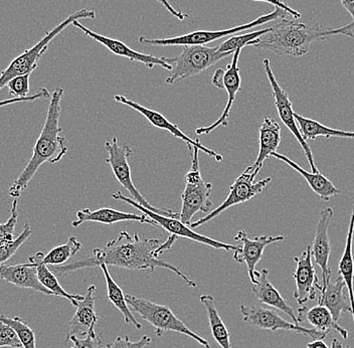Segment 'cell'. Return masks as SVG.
I'll use <instances>...</instances> for the list:
<instances>
[{
    "instance_id": "8",
    "label": "cell",
    "mask_w": 354,
    "mask_h": 348,
    "mask_svg": "<svg viewBox=\"0 0 354 348\" xmlns=\"http://www.w3.org/2000/svg\"><path fill=\"white\" fill-rule=\"evenodd\" d=\"M105 148L108 154H109L108 158H106V163L109 164L111 170H112L113 174H114L118 183L131 194L133 201L147 208L150 212H155V214L179 219V212L167 210V208L160 210V208H154L153 205H150L146 201L145 197L137 190L132 181L131 166L128 163V158L133 153L128 144L121 146L119 144L118 139L114 137L112 140L106 142Z\"/></svg>"
},
{
    "instance_id": "12",
    "label": "cell",
    "mask_w": 354,
    "mask_h": 348,
    "mask_svg": "<svg viewBox=\"0 0 354 348\" xmlns=\"http://www.w3.org/2000/svg\"><path fill=\"white\" fill-rule=\"evenodd\" d=\"M240 311L243 321L258 329L271 330V331L288 330V331L297 332L302 336H309L314 340L325 339L328 336V332L318 331L314 328L303 327L295 323L289 322L274 310L262 307V306L241 304Z\"/></svg>"
},
{
    "instance_id": "42",
    "label": "cell",
    "mask_w": 354,
    "mask_h": 348,
    "mask_svg": "<svg viewBox=\"0 0 354 348\" xmlns=\"http://www.w3.org/2000/svg\"><path fill=\"white\" fill-rule=\"evenodd\" d=\"M50 95L48 89L41 88L39 89V90H37L35 94L32 95V96L26 97V98H11L3 100V101H0V108L6 107V106L12 105V104L15 103H21V102H32L39 99L46 100L50 98Z\"/></svg>"
},
{
    "instance_id": "3",
    "label": "cell",
    "mask_w": 354,
    "mask_h": 348,
    "mask_svg": "<svg viewBox=\"0 0 354 348\" xmlns=\"http://www.w3.org/2000/svg\"><path fill=\"white\" fill-rule=\"evenodd\" d=\"M353 28V21L340 28H326L283 19L270 28L269 33L250 43L249 46L278 55L302 57L308 54L310 46L316 42L324 41L335 35H345L354 39Z\"/></svg>"
},
{
    "instance_id": "26",
    "label": "cell",
    "mask_w": 354,
    "mask_h": 348,
    "mask_svg": "<svg viewBox=\"0 0 354 348\" xmlns=\"http://www.w3.org/2000/svg\"><path fill=\"white\" fill-rule=\"evenodd\" d=\"M297 320L299 324L303 321L307 320L314 329L322 332H330L332 330L338 332L343 339L348 338V331L342 325L338 324L334 320L331 312L324 306L318 304L314 307L307 308V306H300L298 309Z\"/></svg>"
},
{
    "instance_id": "11",
    "label": "cell",
    "mask_w": 354,
    "mask_h": 348,
    "mask_svg": "<svg viewBox=\"0 0 354 348\" xmlns=\"http://www.w3.org/2000/svg\"><path fill=\"white\" fill-rule=\"evenodd\" d=\"M112 199H114L115 201H124V203H128V205H131L132 207L140 210V212H142L143 214H145V216H147L148 218L153 219L155 223H157V226H158V228L165 230L166 232H169L170 235H176L177 238L192 239V241H196V243L199 244H203V245L209 246V247L214 248V249L225 250H227V252H234V250L239 248V246L230 245V244L216 241V239L198 234V232H196L194 230H192V229H190L188 226L183 225L178 219L161 216V214L150 212L147 208L139 205L138 203L133 201L130 197L124 196V194L120 192L112 194Z\"/></svg>"
},
{
    "instance_id": "28",
    "label": "cell",
    "mask_w": 354,
    "mask_h": 348,
    "mask_svg": "<svg viewBox=\"0 0 354 348\" xmlns=\"http://www.w3.org/2000/svg\"><path fill=\"white\" fill-rule=\"evenodd\" d=\"M44 253L39 252L37 254L30 256L28 258V263L32 264L37 267V278H39V283L44 286V288L52 292L55 296L63 297V298L68 299L73 305L76 307L79 301L83 300L84 296L79 294H70L62 287L61 284L59 282V279L55 276L54 273L50 271L48 265L43 263Z\"/></svg>"
},
{
    "instance_id": "27",
    "label": "cell",
    "mask_w": 354,
    "mask_h": 348,
    "mask_svg": "<svg viewBox=\"0 0 354 348\" xmlns=\"http://www.w3.org/2000/svg\"><path fill=\"white\" fill-rule=\"evenodd\" d=\"M271 156L288 164L290 167L293 168L298 174L302 175L305 181L308 183L310 188H311L322 201H329L332 196H338V194H342V190L336 187V186L332 183L331 181H329L327 177L321 174L320 172L313 174V172H306V170H303L301 166H299L297 163H294L293 161L288 158L285 155L280 154V153H272Z\"/></svg>"
},
{
    "instance_id": "5",
    "label": "cell",
    "mask_w": 354,
    "mask_h": 348,
    "mask_svg": "<svg viewBox=\"0 0 354 348\" xmlns=\"http://www.w3.org/2000/svg\"><path fill=\"white\" fill-rule=\"evenodd\" d=\"M125 299L132 310L154 327L155 334L158 338L165 331L177 332L194 339L205 348H212L207 339L190 330L168 306L158 304L131 294H125Z\"/></svg>"
},
{
    "instance_id": "21",
    "label": "cell",
    "mask_w": 354,
    "mask_h": 348,
    "mask_svg": "<svg viewBox=\"0 0 354 348\" xmlns=\"http://www.w3.org/2000/svg\"><path fill=\"white\" fill-rule=\"evenodd\" d=\"M123 221H135L139 223H147L158 228L153 219L148 218L145 214H131L120 210H113L109 208H101L99 210H91L90 208H84L77 212L76 221H72L74 228L80 227L84 223H98L103 225H114Z\"/></svg>"
},
{
    "instance_id": "17",
    "label": "cell",
    "mask_w": 354,
    "mask_h": 348,
    "mask_svg": "<svg viewBox=\"0 0 354 348\" xmlns=\"http://www.w3.org/2000/svg\"><path fill=\"white\" fill-rule=\"evenodd\" d=\"M294 261L296 263L293 274L296 283L294 297L299 305L305 306L309 301L316 298L317 290H322V285H320L312 261L311 246H306L304 252L301 256L295 257Z\"/></svg>"
},
{
    "instance_id": "47",
    "label": "cell",
    "mask_w": 354,
    "mask_h": 348,
    "mask_svg": "<svg viewBox=\"0 0 354 348\" xmlns=\"http://www.w3.org/2000/svg\"><path fill=\"white\" fill-rule=\"evenodd\" d=\"M307 348H331L327 345V343L325 342L324 339H315V340L312 341V342L308 343L307 345Z\"/></svg>"
},
{
    "instance_id": "19",
    "label": "cell",
    "mask_w": 354,
    "mask_h": 348,
    "mask_svg": "<svg viewBox=\"0 0 354 348\" xmlns=\"http://www.w3.org/2000/svg\"><path fill=\"white\" fill-rule=\"evenodd\" d=\"M95 294H96V286L91 285L83 300L77 302L76 313L68 322V331L66 332L65 342L70 340L72 336L85 338L88 334L96 332L99 317L95 311V302L97 299Z\"/></svg>"
},
{
    "instance_id": "4",
    "label": "cell",
    "mask_w": 354,
    "mask_h": 348,
    "mask_svg": "<svg viewBox=\"0 0 354 348\" xmlns=\"http://www.w3.org/2000/svg\"><path fill=\"white\" fill-rule=\"evenodd\" d=\"M96 19V12L94 10H88L86 8L76 11L68 15L65 21H62L59 26H55L54 30L50 32H46V35L39 42L28 48L24 51V53L19 57L12 59L10 66L2 71L0 74V90L8 85V82L12 80L13 77L19 76H24V75L32 74L33 71L37 68L39 62L41 61L44 53L48 50V44L50 42L57 37L62 32L66 30L70 24L76 21H81V19Z\"/></svg>"
},
{
    "instance_id": "2",
    "label": "cell",
    "mask_w": 354,
    "mask_h": 348,
    "mask_svg": "<svg viewBox=\"0 0 354 348\" xmlns=\"http://www.w3.org/2000/svg\"><path fill=\"white\" fill-rule=\"evenodd\" d=\"M64 93L63 88L57 87L50 97L46 122L33 146L32 158L8 190V194L13 199L21 196L43 164L59 163L68 152V142L61 136L63 128L59 126Z\"/></svg>"
},
{
    "instance_id": "13",
    "label": "cell",
    "mask_w": 354,
    "mask_h": 348,
    "mask_svg": "<svg viewBox=\"0 0 354 348\" xmlns=\"http://www.w3.org/2000/svg\"><path fill=\"white\" fill-rule=\"evenodd\" d=\"M263 66H264L266 76H267L270 82V85H271L277 112H278L281 121L284 123V125L290 130V132L297 139L299 144H300L301 147H302L303 152H304L307 161H308L310 167H311L312 170L311 172H313V174L319 172L318 168L316 167L315 161H314V155L311 152V148L309 147L307 141L304 140L300 130H299L297 122H296L295 117H294L295 112L293 111V106H292V102L289 98V95L287 94L286 91L283 90L282 87L279 85L275 75H274L273 71H272L269 59H264Z\"/></svg>"
},
{
    "instance_id": "41",
    "label": "cell",
    "mask_w": 354,
    "mask_h": 348,
    "mask_svg": "<svg viewBox=\"0 0 354 348\" xmlns=\"http://www.w3.org/2000/svg\"><path fill=\"white\" fill-rule=\"evenodd\" d=\"M70 340L73 341L74 345L71 348H101L102 338L97 332L94 333L88 334L85 338H77V336H72Z\"/></svg>"
},
{
    "instance_id": "23",
    "label": "cell",
    "mask_w": 354,
    "mask_h": 348,
    "mask_svg": "<svg viewBox=\"0 0 354 348\" xmlns=\"http://www.w3.org/2000/svg\"><path fill=\"white\" fill-rule=\"evenodd\" d=\"M0 279L19 288L33 290L44 295H54L39 283L37 267L32 264L0 265Z\"/></svg>"
},
{
    "instance_id": "39",
    "label": "cell",
    "mask_w": 354,
    "mask_h": 348,
    "mask_svg": "<svg viewBox=\"0 0 354 348\" xmlns=\"http://www.w3.org/2000/svg\"><path fill=\"white\" fill-rule=\"evenodd\" d=\"M22 348L21 341L15 328L0 321V348Z\"/></svg>"
},
{
    "instance_id": "1",
    "label": "cell",
    "mask_w": 354,
    "mask_h": 348,
    "mask_svg": "<svg viewBox=\"0 0 354 348\" xmlns=\"http://www.w3.org/2000/svg\"><path fill=\"white\" fill-rule=\"evenodd\" d=\"M162 243L159 239H142L138 234L131 236L127 232H121L118 238L110 241L105 247L93 250L90 257L63 266H48V268L57 277L88 268L100 267L103 264L107 267L112 266L131 271L150 270L153 272L157 268H163L180 277L189 287H198V284L190 280L176 266L159 259L162 255L160 252Z\"/></svg>"
},
{
    "instance_id": "14",
    "label": "cell",
    "mask_w": 354,
    "mask_h": 348,
    "mask_svg": "<svg viewBox=\"0 0 354 348\" xmlns=\"http://www.w3.org/2000/svg\"><path fill=\"white\" fill-rule=\"evenodd\" d=\"M73 26H76L88 37L96 41L97 43L103 44L112 54L126 57V59H129L132 62H138V63L143 64L148 68H153L155 66H159L165 68L166 71L174 70V64L176 63V57H159L136 52V51L132 50L127 44L122 43L118 39H111V37H105V35L88 30L80 21L73 22Z\"/></svg>"
},
{
    "instance_id": "49",
    "label": "cell",
    "mask_w": 354,
    "mask_h": 348,
    "mask_svg": "<svg viewBox=\"0 0 354 348\" xmlns=\"http://www.w3.org/2000/svg\"><path fill=\"white\" fill-rule=\"evenodd\" d=\"M345 348H351V347H345Z\"/></svg>"
},
{
    "instance_id": "18",
    "label": "cell",
    "mask_w": 354,
    "mask_h": 348,
    "mask_svg": "<svg viewBox=\"0 0 354 348\" xmlns=\"http://www.w3.org/2000/svg\"><path fill=\"white\" fill-rule=\"evenodd\" d=\"M333 217V208H326L321 210L319 219L316 225L315 237L311 246L312 257L322 272V289L328 285L332 276V271L328 266L331 254L329 227Z\"/></svg>"
},
{
    "instance_id": "25",
    "label": "cell",
    "mask_w": 354,
    "mask_h": 348,
    "mask_svg": "<svg viewBox=\"0 0 354 348\" xmlns=\"http://www.w3.org/2000/svg\"><path fill=\"white\" fill-rule=\"evenodd\" d=\"M345 286L344 281L342 277L338 275L335 281H329L328 285L321 290L319 298H318V304L324 306L331 312L334 320L336 322L339 321L342 313H351V299L344 293Z\"/></svg>"
},
{
    "instance_id": "46",
    "label": "cell",
    "mask_w": 354,
    "mask_h": 348,
    "mask_svg": "<svg viewBox=\"0 0 354 348\" xmlns=\"http://www.w3.org/2000/svg\"><path fill=\"white\" fill-rule=\"evenodd\" d=\"M340 2H342L343 8L348 11L354 22V0H340Z\"/></svg>"
},
{
    "instance_id": "24",
    "label": "cell",
    "mask_w": 354,
    "mask_h": 348,
    "mask_svg": "<svg viewBox=\"0 0 354 348\" xmlns=\"http://www.w3.org/2000/svg\"><path fill=\"white\" fill-rule=\"evenodd\" d=\"M259 133H260L259 136L260 149H259L258 156L256 161L245 170L251 174L260 172L265 161L271 156L272 153L277 152L281 143L280 125L271 117H265Z\"/></svg>"
},
{
    "instance_id": "36",
    "label": "cell",
    "mask_w": 354,
    "mask_h": 348,
    "mask_svg": "<svg viewBox=\"0 0 354 348\" xmlns=\"http://www.w3.org/2000/svg\"><path fill=\"white\" fill-rule=\"evenodd\" d=\"M32 228H30L28 223H26L24 230H22L19 236L15 238V241H11L10 244H6V245L0 246V265L10 260L13 255L28 241V238L32 236Z\"/></svg>"
},
{
    "instance_id": "16",
    "label": "cell",
    "mask_w": 354,
    "mask_h": 348,
    "mask_svg": "<svg viewBox=\"0 0 354 348\" xmlns=\"http://www.w3.org/2000/svg\"><path fill=\"white\" fill-rule=\"evenodd\" d=\"M115 100H116V102H118V103L128 106V107L132 108L133 110L140 113V114L143 115V116L145 117V118L147 119L152 125L155 126V127L159 128V129L168 131V132L171 133V134L174 135V137H176V138H179L181 139V140L185 141V143L187 144L189 150H192V147H196L198 150H201V152H205V154L209 155L212 158L216 159V161H218V163H223V155H221L220 153L214 152V150L209 149V148L205 147V145L201 144L199 139L194 140V139L188 137L185 132H183V131L179 129V127L176 124L171 123L169 120L166 118L165 116H163L162 114H160V113L157 112V111L144 107V106L140 105V104L137 103V102L126 98V97L122 96V95H116V96H115Z\"/></svg>"
},
{
    "instance_id": "35",
    "label": "cell",
    "mask_w": 354,
    "mask_h": 348,
    "mask_svg": "<svg viewBox=\"0 0 354 348\" xmlns=\"http://www.w3.org/2000/svg\"><path fill=\"white\" fill-rule=\"evenodd\" d=\"M270 32V28H264V30H257V32L245 33V35H234L230 37L227 41L223 42V44L218 46L220 52H231V51H236V48H243L245 46H249V44L263 37L266 33Z\"/></svg>"
},
{
    "instance_id": "29",
    "label": "cell",
    "mask_w": 354,
    "mask_h": 348,
    "mask_svg": "<svg viewBox=\"0 0 354 348\" xmlns=\"http://www.w3.org/2000/svg\"><path fill=\"white\" fill-rule=\"evenodd\" d=\"M353 237H354V207L351 214V221H349L348 232H347L346 243L343 252L342 259L338 265L339 276L344 281L345 286L348 290L349 299L351 303V315L354 322V258H353Z\"/></svg>"
},
{
    "instance_id": "20",
    "label": "cell",
    "mask_w": 354,
    "mask_h": 348,
    "mask_svg": "<svg viewBox=\"0 0 354 348\" xmlns=\"http://www.w3.org/2000/svg\"><path fill=\"white\" fill-rule=\"evenodd\" d=\"M242 50L243 48H236V50L234 51V54H232V63L227 66V71H225L223 89H225L227 93V102L223 114H221L220 118L216 120L212 125L198 128V129L196 130V134H209L212 131L216 130V128L220 127V126L227 127V126L229 125L230 114H231L232 105H234L236 94H238L241 89H242V77H241L240 68H239V59H240Z\"/></svg>"
},
{
    "instance_id": "44",
    "label": "cell",
    "mask_w": 354,
    "mask_h": 348,
    "mask_svg": "<svg viewBox=\"0 0 354 348\" xmlns=\"http://www.w3.org/2000/svg\"><path fill=\"white\" fill-rule=\"evenodd\" d=\"M159 3L162 4L163 6L168 10V12L171 13L174 17H176L179 21H183L185 19H188V15L183 13V11L177 10L174 6L170 4V2L168 0H157Z\"/></svg>"
},
{
    "instance_id": "32",
    "label": "cell",
    "mask_w": 354,
    "mask_h": 348,
    "mask_svg": "<svg viewBox=\"0 0 354 348\" xmlns=\"http://www.w3.org/2000/svg\"><path fill=\"white\" fill-rule=\"evenodd\" d=\"M100 268H101L104 277H105L106 284H107V298L109 299L110 302L121 312L124 321L127 324L134 325L135 328L138 330L142 329V325L133 315L131 309L126 302L125 294H124L123 290L111 276L107 266L103 264V265L100 266Z\"/></svg>"
},
{
    "instance_id": "15",
    "label": "cell",
    "mask_w": 354,
    "mask_h": 348,
    "mask_svg": "<svg viewBox=\"0 0 354 348\" xmlns=\"http://www.w3.org/2000/svg\"><path fill=\"white\" fill-rule=\"evenodd\" d=\"M284 236H260L249 239L245 230H240L234 236V239L242 243V245L239 246L238 249L234 250V260L236 263H245L247 265L250 280L253 285L257 284V277L259 276L256 267L259 262L262 260L266 247L271 244L284 241Z\"/></svg>"
},
{
    "instance_id": "10",
    "label": "cell",
    "mask_w": 354,
    "mask_h": 348,
    "mask_svg": "<svg viewBox=\"0 0 354 348\" xmlns=\"http://www.w3.org/2000/svg\"><path fill=\"white\" fill-rule=\"evenodd\" d=\"M257 175H258V172L251 174V172L245 170L232 183L231 187H230L229 196L220 207L216 208L209 214H205L203 218L199 219L198 221L192 223V225L189 226L190 229H196V228L201 227L205 223H209L212 219L220 217L227 208L242 205V203L251 201L254 196L262 194L266 186L271 183L272 178L271 177H266L262 181H256Z\"/></svg>"
},
{
    "instance_id": "34",
    "label": "cell",
    "mask_w": 354,
    "mask_h": 348,
    "mask_svg": "<svg viewBox=\"0 0 354 348\" xmlns=\"http://www.w3.org/2000/svg\"><path fill=\"white\" fill-rule=\"evenodd\" d=\"M0 321L15 328V331L19 334V339H21L22 347L37 348L35 331L24 320H21V318H19V317H8L0 314Z\"/></svg>"
},
{
    "instance_id": "48",
    "label": "cell",
    "mask_w": 354,
    "mask_h": 348,
    "mask_svg": "<svg viewBox=\"0 0 354 348\" xmlns=\"http://www.w3.org/2000/svg\"><path fill=\"white\" fill-rule=\"evenodd\" d=\"M331 348H342V343H340L338 339L334 338L333 340H332Z\"/></svg>"
},
{
    "instance_id": "22",
    "label": "cell",
    "mask_w": 354,
    "mask_h": 348,
    "mask_svg": "<svg viewBox=\"0 0 354 348\" xmlns=\"http://www.w3.org/2000/svg\"><path fill=\"white\" fill-rule=\"evenodd\" d=\"M252 290L261 303L282 311L292 319L293 323L300 325L297 320V314L294 311L293 307L288 303L287 300H285L284 297L276 289L275 286L270 282L269 271L267 269H263L262 271L259 272L257 284H254Z\"/></svg>"
},
{
    "instance_id": "9",
    "label": "cell",
    "mask_w": 354,
    "mask_h": 348,
    "mask_svg": "<svg viewBox=\"0 0 354 348\" xmlns=\"http://www.w3.org/2000/svg\"><path fill=\"white\" fill-rule=\"evenodd\" d=\"M231 52L221 53L218 46L209 48L205 46H183V52L176 57L171 75L166 79L168 85L196 76L225 57L234 54Z\"/></svg>"
},
{
    "instance_id": "45",
    "label": "cell",
    "mask_w": 354,
    "mask_h": 348,
    "mask_svg": "<svg viewBox=\"0 0 354 348\" xmlns=\"http://www.w3.org/2000/svg\"><path fill=\"white\" fill-rule=\"evenodd\" d=\"M223 77H225V71L221 70V68H218V70L216 71L212 80L214 87L223 89Z\"/></svg>"
},
{
    "instance_id": "43",
    "label": "cell",
    "mask_w": 354,
    "mask_h": 348,
    "mask_svg": "<svg viewBox=\"0 0 354 348\" xmlns=\"http://www.w3.org/2000/svg\"><path fill=\"white\" fill-rule=\"evenodd\" d=\"M252 1L266 2V3L272 4V6H275V8H282V10L286 11L288 15H291V17H294V19H301V13L298 12L297 10H293V8H290L289 4L286 3V2L283 1V0H252Z\"/></svg>"
},
{
    "instance_id": "31",
    "label": "cell",
    "mask_w": 354,
    "mask_h": 348,
    "mask_svg": "<svg viewBox=\"0 0 354 348\" xmlns=\"http://www.w3.org/2000/svg\"><path fill=\"white\" fill-rule=\"evenodd\" d=\"M199 300L207 310L210 330H212L214 340L218 342L221 348H232L231 333H230L227 325L223 322L220 313H218L214 297L212 295H201Z\"/></svg>"
},
{
    "instance_id": "38",
    "label": "cell",
    "mask_w": 354,
    "mask_h": 348,
    "mask_svg": "<svg viewBox=\"0 0 354 348\" xmlns=\"http://www.w3.org/2000/svg\"><path fill=\"white\" fill-rule=\"evenodd\" d=\"M30 75H24L13 77L8 82L6 87H8L10 93L12 95L13 98H26L30 93Z\"/></svg>"
},
{
    "instance_id": "6",
    "label": "cell",
    "mask_w": 354,
    "mask_h": 348,
    "mask_svg": "<svg viewBox=\"0 0 354 348\" xmlns=\"http://www.w3.org/2000/svg\"><path fill=\"white\" fill-rule=\"evenodd\" d=\"M198 152V148L192 147V167L185 175V187L181 196L183 205L179 212V221L188 227L192 225V219L196 212L209 214L212 207L210 201L212 185L205 183L201 176Z\"/></svg>"
},
{
    "instance_id": "33",
    "label": "cell",
    "mask_w": 354,
    "mask_h": 348,
    "mask_svg": "<svg viewBox=\"0 0 354 348\" xmlns=\"http://www.w3.org/2000/svg\"><path fill=\"white\" fill-rule=\"evenodd\" d=\"M82 249V244L76 237H71L64 245L57 246L44 255L43 263L48 266H63Z\"/></svg>"
},
{
    "instance_id": "30",
    "label": "cell",
    "mask_w": 354,
    "mask_h": 348,
    "mask_svg": "<svg viewBox=\"0 0 354 348\" xmlns=\"http://www.w3.org/2000/svg\"><path fill=\"white\" fill-rule=\"evenodd\" d=\"M299 130L302 134L305 141L315 140L318 137H325V138H331V137H337V138L354 139V132L351 131H344L339 129H333V128L327 127L323 125L320 122L315 121L295 113L294 114Z\"/></svg>"
},
{
    "instance_id": "7",
    "label": "cell",
    "mask_w": 354,
    "mask_h": 348,
    "mask_svg": "<svg viewBox=\"0 0 354 348\" xmlns=\"http://www.w3.org/2000/svg\"><path fill=\"white\" fill-rule=\"evenodd\" d=\"M286 15L288 13L282 8H275V10L262 15L249 24L234 26V28H227V30H218V32L196 30V32L179 35V37H167V39H148V37H139V43L154 46H205V44L218 41V39L229 37V35L245 32V30H252V28L275 21V19H283Z\"/></svg>"
},
{
    "instance_id": "37",
    "label": "cell",
    "mask_w": 354,
    "mask_h": 348,
    "mask_svg": "<svg viewBox=\"0 0 354 348\" xmlns=\"http://www.w3.org/2000/svg\"><path fill=\"white\" fill-rule=\"evenodd\" d=\"M19 201L13 199L11 205L10 218L6 223H0V246L6 245L15 241V230L19 221Z\"/></svg>"
},
{
    "instance_id": "40",
    "label": "cell",
    "mask_w": 354,
    "mask_h": 348,
    "mask_svg": "<svg viewBox=\"0 0 354 348\" xmlns=\"http://www.w3.org/2000/svg\"><path fill=\"white\" fill-rule=\"evenodd\" d=\"M151 342L152 338L147 336H144L138 341L130 340L128 336H125L124 338L118 336L112 343L104 345L103 348H145L149 347Z\"/></svg>"
}]
</instances>
